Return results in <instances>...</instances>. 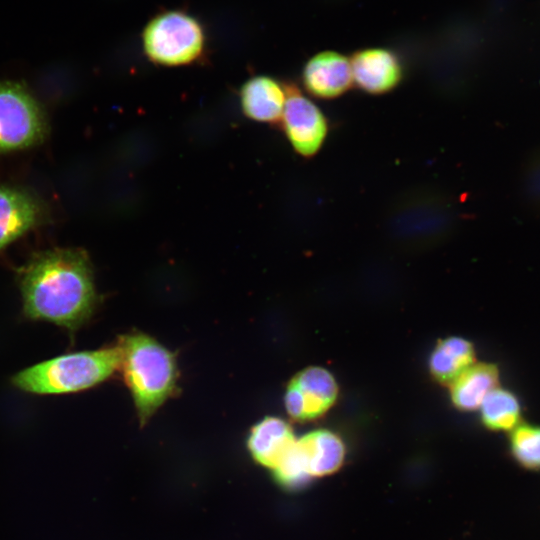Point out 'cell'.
Listing matches in <instances>:
<instances>
[{"mask_svg":"<svg viewBox=\"0 0 540 540\" xmlns=\"http://www.w3.org/2000/svg\"><path fill=\"white\" fill-rule=\"evenodd\" d=\"M302 82L313 97L336 99L353 85L350 59L335 51L320 52L305 63Z\"/></svg>","mask_w":540,"mask_h":540,"instance_id":"9","label":"cell"},{"mask_svg":"<svg viewBox=\"0 0 540 540\" xmlns=\"http://www.w3.org/2000/svg\"><path fill=\"white\" fill-rule=\"evenodd\" d=\"M38 204L25 192L0 187V251L39 220Z\"/></svg>","mask_w":540,"mask_h":540,"instance_id":"11","label":"cell"},{"mask_svg":"<svg viewBox=\"0 0 540 540\" xmlns=\"http://www.w3.org/2000/svg\"><path fill=\"white\" fill-rule=\"evenodd\" d=\"M45 124L32 96L19 84L0 83V152L28 147L41 139Z\"/></svg>","mask_w":540,"mask_h":540,"instance_id":"5","label":"cell"},{"mask_svg":"<svg viewBox=\"0 0 540 540\" xmlns=\"http://www.w3.org/2000/svg\"><path fill=\"white\" fill-rule=\"evenodd\" d=\"M337 385L333 376L320 367L298 373L289 383L285 406L297 420H309L323 414L335 401Z\"/></svg>","mask_w":540,"mask_h":540,"instance_id":"7","label":"cell"},{"mask_svg":"<svg viewBox=\"0 0 540 540\" xmlns=\"http://www.w3.org/2000/svg\"><path fill=\"white\" fill-rule=\"evenodd\" d=\"M274 471L280 483L288 487L301 486L310 479L297 440L281 458Z\"/></svg>","mask_w":540,"mask_h":540,"instance_id":"18","label":"cell"},{"mask_svg":"<svg viewBox=\"0 0 540 540\" xmlns=\"http://www.w3.org/2000/svg\"><path fill=\"white\" fill-rule=\"evenodd\" d=\"M24 315L70 333L88 322L98 297L90 260L81 249H53L33 256L18 272Z\"/></svg>","mask_w":540,"mask_h":540,"instance_id":"1","label":"cell"},{"mask_svg":"<svg viewBox=\"0 0 540 540\" xmlns=\"http://www.w3.org/2000/svg\"><path fill=\"white\" fill-rule=\"evenodd\" d=\"M285 101V83L273 77H252L240 89V104L243 113L257 122L279 123Z\"/></svg>","mask_w":540,"mask_h":540,"instance_id":"10","label":"cell"},{"mask_svg":"<svg viewBox=\"0 0 540 540\" xmlns=\"http://www.w3.org/2000/svg\"><path fill=\"white\" fill-rule=\"evenodd\" d=\"M485 425L495 430H507L516 426L520 416L517 398L509 391L494 388L480 405Z\"/></svg>","mask_w":540,"mask_h":540,"instance_id":"16","label":"cell"},{"mask_svg":"<svg viewBox=\"0 0 540 540\" xmlns=\"http://www.w3.org/2000/svg\"><path fill=\"white\" fill-rule=\"evenodd\" d=\"M353 84L371 95L394 90L403 78L399 57L386 48H366L355 52L351 59Z\"/></svg>","mask_w":540,"mask_h":540,"instance_id":"8","label":"cell"},{"mask_svg":"<svg viewBox=\"0 0 540 540\" xmlns=\"http://www.w3.org/2000/svg\"><path fill=\"white\" fill-rule=\"evenodd\" d=\"M205 45L200 23L187 13L167 11L155 16L143 32L146 56L163 66H181L197 60Z\"/></svg>","mask_w":540,"mask_h":540,"instance_id":"4","label":"cell"},{"mask_svg":"<svg viewBox=\"0 0 540 540\" xmlns=\"http://www.w3.org/2000/svg\"><path fill=\"white\" fill-rule=\"evenodd\" d=\"M117 345L124 381L143 425L176 390L175 356L143 333L122 336Z\"/></svg>","mask_w":540,"mask_h":540,"instance_id":"2","label":"cell"},{"mask_svg":"<svg viewBox=\"0 0 540 540\" xmlns=\"http://www.w3.org/2000/svg\"><path fill=\"white\" fill-rule=\"evenodd\" d=\"M474 351L465 339L451 337L439 342L430 358V369L436 379L452 383L473 365Z\"/></svg>","mask_w":540,"mask_h":540,"instance_id":"15","label":"cell"},{"mask_svg":"<svg viewBox=\"0 0 540 540\" xmlns=\"http://www.w3.org/2000/svg\"><path fill=\"white\" fill-rule=\"evenodd\" d=\"M310 476H323L337 470L343 462L341 439L327 430H316L297 440Z\"/></svg>","mask_w":540,"mask_h":540,"instance_id":"13","label":"cell"},{"mask_svg":"<svg viewBox=\"0 0 540 540\" xmlns=\"http://www.w3.org/2000/svg\"><path fill=\"white\" fill-rule=\"evenodd\" d=\"M286 101L280 120L282 129L294 149L304 157H314L329 133V121L317 104L293 83H285Z\"/></svg>","mask_w":540,"mask_h":540,"instance_id":"6","label":"cell"},{"mask_svg":"<svg viewBox=\"0 0 540 540\" xmlns=\"http://www.w3.org/2000/svg\"><path fill=\"white\" fill-rule=\"evenodd\" d=\"M497 379L498 374L494 366L471 365L452 382L453 403L462 410L480 407L484 398L495 388Z\"/></svg>","mask_w":540,"mask_h":540,"instance_id":"14","label":"cell"},{"mask_svg":"<svg viewBox=\"0 0 540 540\" xmlns=\"http://www.w3.org/2000/svg\"><path fill=\"white\" fill-rule=\"evenodd\" d=\"M118 345L60 355L16 373L12 384L36 395H62L92 388L120 368Z\"/></svg>","mask_w":540,"mask_h":540,"instance_id":"3","label":"cell"},{"mask_svg":"<svg viewBox=\"0 0 540 540\" xmlns=\"http://www.w3.org/2000/svg\"><path fill=\"white\" fill-rule=\"evenodd\" d=\"M295 441L292 429L285 421L266 417L252 428L248 448L258 463L274 469Z\"/></svg>","mask_w":540,"mask_h":540,"instance_id":"12","label":"cell"},{"mask_svg":"<svg viewBox=\"0 0 540 540\" xmlns=\"http://www.w3.org/2000/svg\"><path fill=\"white\" fill-rule=\"evenodd\" d=\"M514 459L524 468L540 469V427L521 425L513 430L510 439Z\"/></svg>","mask_w":540,"mask_h":540,"instance_id":"17","label":"cell"}]
</instances>
